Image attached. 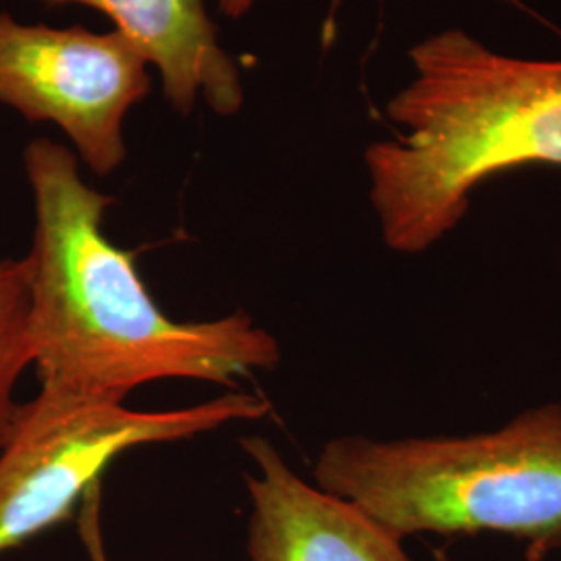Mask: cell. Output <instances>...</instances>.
Segmentation results:
<instances>
[{
	"mask_svg": "<svg viewBox=\"0 0 561 561\" xmlns=\"http://www.w3.org/2000/svg\"><path fill=\"white\" fill-rule=\"evenodd\" d=\"M78 528H80V537L85 551L92 561H108L106 556V547L102 539L101 528V486L92 489L78 510Z\"/></svg>",
	"mask_w": 561,
	"mask_h": 561,
	"instance_id": "9",
	"label": "cell"
},
{
	"mask_svg": "<svg viewBox=\"0 0 561 561\" xmlns=\"http://www.w3.org/2000/svg\"><path fill=\"white\" fill-rule=\"evenodd\" d=\"M36 229L23 259L30 347L41 391L65 400L123 403L164 379L236 387L273 370L280 345L245 312L178 321L152 298L136 254L106 238L113 198L81 180L76 154L48 138L23 150Z\"/></svg>",
	"mask_w": 561,
	"mask_h": 561,
	"instance_id": "1",
	"label": "cell"
},
{
	"mask_svg": "<svg viewBox=\"0 0 561 561\" xmlns=\"http://www.w3.org/2000/svg\"><path fill=\"white\" fill-rule=\"evenodd\" d=\"M241 447L256 472L250 495V561H414L403 541L356 503L304 481L264 437Z\"/></svg>",
	"mask_w": 561,
	"mask_h": 561,
	"instance_id": "6",
	"label": "cell"
},
{
	"mask_svg": "<svg viewBox=\"0 0 561 561\" xmlns=\"http://www.w3.org/2000/svg\"><path fill=\"white\" fill-rule=\"evenodd\" d=\"M32 366L30 294L25 262L0 261V451L9 439L21 403L15 389Z\"/></svg>",
	"mask_w": 561,
	"mask_h": 561,
	"instance_id": "8",
	"label": "cell"
},
{
	"mask_svg": "<svg viewBox=\"0 0 561 561\" xmlns=\"http://www.w3.org/2000/svg\"><path fill=\"white\" fill-rule=\"evenodd\" d=\"M48 7L80 4L101 11L115 32L129 42L148 65L161 71L169 104L187 115L196 99L221 117L243 104V85L236 60L217 41V25L204 0H38Z\"/></svg>",
	"mask_w": 561,
	"mask_h": 561,
	"instance_id": "7",
	"label": "cell"
},
{
	"mask_svg": "<svg viewBox=\"0 0 561 561\" xmlns=\"http://www.w3.org/2000/svg\"><path fill=\"white\" fill-rule=\"evenodd\" d=\"M150 88L148 62L117 32L0 13V102L32 123L57 125L101 178L127 159L123 121Z\"/></svg>",
	"mask_w": 561,
	"mask_h": 561,
	"instance_id": "5",
	"label": "cell"
},
{
	"mask_svg": "<svg viewBox=\"0 0 561 561\" xmlns=\"http://www.w3.org/2000/svg\"><path fill=\"white\" fill-rule=\"evenodd\" d=\"M271 410L266 398L245 391L154 412L38 391L21 403L0 451V556L76 518L83 497L123 454L194 439L233 422L262 421Z\"/></svg>",
	"mask_w": 561,
	"mask_h": 561,
	"instance_id": "4",
	"label": "cell"
},
{
	"mask_svg": "<svg viewBox=\"0 0 561 561\" xmlns=\"http://www.w3.org/2000/svg\"><path fill=\"white\" fill-rule=\"evenodd\" d=\"M333 2H337V0H333ZM252 4H254V0H219V11L229 20H241L252 9Z\"/></svg>",
	"mask_w": 561,
	"mask_h": 561,
	"instance_id": "10",
	"label": "cell"
},
{
	"mask_svg": "<svg viewBox=\"0 0 561 561\" xmlns=\"http://www.w3.org/2000/svg\"><path fill=\"white\" fill-rule=\"evenodd\" d=\"M317 484L405 541L500 533L541 561L561 549V403L461 437L343 435L314 463Z\"/></svg>",
	"mask_w": 561,
	"mask_h": 561,
	"instance_id": "3",
	"label": "cell"
},
{
	"mask_svg": "<svg viewBox=\"0 0 561 561\" xmlns=\"http://www.w3.org/2000/svg\"><path fill=\"white\" fill-rule=\"evenodd\" d=\"M410 59L414 80L387 104L401 131L364 162L382 240L421 254L458 227L484 181L561 167V59L507 57L463 30L428 36Z\"/></svg>",
	"mask_w": 561,
	"mask_h": 561,
	"instance_id": "2",
	"label": "cell"
}]
</instances>
